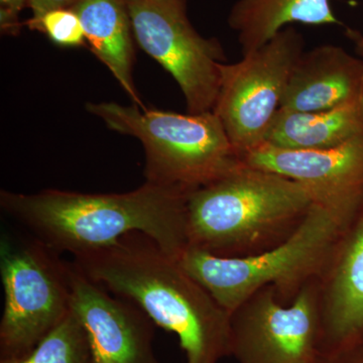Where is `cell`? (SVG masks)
Segmentation results:
<instances>
[{"label":"cell","instance_id":"cell-1","mask_svg":"<svg viewBox=\"0 0 363 363\" xmlns=\"http://www.w3.org/2000/svg\"><path fill=\"white\" fill-rule=\"evenodd\" d=\"M73 259L88 278L175 333L187 363H218L231 355L230 314L150 236L130 233Z\"/></svg>","mask_w":363,"mask_h":363},{"label":"cell","instance_id":"cell-2","mask_svg":"<svg viewBox=\"0 0 363 363\" xmlns=\"http://www.w3.org/2000/svg\"><path fill=\"white\" fill-rule=\"evenodd\" d=\"M188 196L178 189L145 182L121 194L1 191L0 206L28 234L60 255L75 257L142 233L179 259L188 247Z\"/></svg>","mask_w":363,"mask_h":363},{"label":"cell","instance_id":"cell-3","mask_svg":"<svg viewBox=\"0 0 363 363\" xmlns=\"http://www.w3.org/2000/svg\"><path fill=\"white\" fill-rule=\"evenodd\" d=\"M314 203L297 182L241 162L189 194L188 247L225 259L259 255L288 240Z\"/></svg>","mask_w":363,"mask_h":363},{"label":"cell","instance_id":"cell-4","mask_svg":"<svg viewBox=\"0 0 363 363\" xmlns=\"http://www.w3.org/2000/svg\"><path fill=\"white\" fill-rule=\"evenodd\" d=\"M357 212L314 203L300 228L271 250L225 259L187 247L178 259L229 314L266 286H274L281 304L288 306L308 283L319 278Z\"/></svg>","mask_w":363,"mask_h":363},{"label":"cell","instance_id":"cell-5","mask_svg":"<svg viewBox=\"0 0 363 363\" xmlns=\"http://www.w3.org/2000/svg\"><path fill=\"white\" fill-rule=\"evenodd\" d=\"M112 130L135 136L145 150V182L190 194L241 164L213 111L181 114L138 105L88 104Z\"/></svg>","mask_w":363,"mask_h":363},{"label":"cell","instance_id":"cell-6","mask_svg":"<svg viewBox=\"0 0 363 363\" xmlns=\"http://www.w3.org/2000/svg\"><path fill=\"white\" fill-rule=\"evenodd\" d=\"M0 276V362H14L32 352L70 312V262L30 234L6 233Z\"/></svg>","mask_w":363,"mask_h":363},{"label":"cell","instance_id":"cell-7","mask_svg":"<svg viewBox=\"0 0 363 363\" xmlns=\"http://www.w3.org/2000/svg\"><path fill=\"white\" fill-rule=\"evenodd\" d=\"M304 52L302 33L286 26L259 49L243 55L238 63L222 64L213 112L240 160L264 145L294 67Z\"/></svg>","mask_w":363,"mask_h":363},{"label":"cell","instance_id":"cell-8","mask_svg":"<svg viewBox=\"0 0 363 363\" xmlns=\"http://www.w3.org/2000/svg\"><path fill=\"white\" fill-rule=\"evenodd\" d=\"M128 11L136 42L175 79L189 113L213 111L226 55L193 28L186 0H128Z\"/></svg>","mask_w":363,"mask_h":363},{"label":"cell","instance_id":"cell-9","mask_svg":"<svg viewBox=\"0 0 363 363\" xmlns=\"http://www.w3.org/2000/svg\"><path fill=\"white\" fill-rule=\"evenodd\" d=\"M230 336L240 363H314L321 353L316 279L288 306L274 286L259 289L230 313Z\"/></svg>","mask_w":363,"mask_h":363},{"label":"cell","instance_id":"cell-10","mask_svg":"<svg viewBox=\"0 0 363 363\" xmlns=\"http://www.w3.org/2000/svg\"><path fill=\"white\" fill-rule=\"evenodd\" d=\"M71 307L87 335L91 363H160L154 322L142 309L113 295L70 262Z\"/></svg>","mask_w":363,"mask_h":363},{"label":"cell","instance_id":"cell-11","mask_svg":"<svg viewBox=\"0 0 363 363\" xmlns=\"http://www.w3.org/2000/svg\"><path fill=\"white\" fill-rule=\"evenodd\" d=\"M240 161L297 182L311 193L315 203L348 210H358L363 203V135L327 150L262 145Z\"/></svg>","mask_w":363,"mask_h":363},{"label":"cell","instance_id":"cell-12","mask_svg":"<svg viewBox=\"0 0 363 363\" xmlns=\"http://www.w3.org/2000/svg\"><path fill=\"white\" fill-rule=\"evenodd\" d=\"M321 352L363 339V203L316 279Z\"/></svg>","mask_w":363,"mask_h":363},{"label":"cell","instance_id":"cell-13","mask_svg":"<svg viewBox=\"0 0 363 363\" xmlns=\"http://www.w3.org/2000/svg\"><path fill=\"white\" fill-rule=\"evenodd\" d=\"M363 99V61L342 47L321 45L294 67L281 109L316 112Z\"/></svg>","mask_w":363,"mask_h":363},{"label":"cell","instance_id":"cell-14","mask_svg":"<svg viewBox=\"0 0 363 363\" xmlns=\"http://www.w3.org/2000/svg\"><path fill=\"white\" fill-rule=\"evenodd\" d=\"M74 11L90 50L123 86L135 105L145 109L131 77L133 48L128 0H80Z\"/></svg>","mask_w":363,"mask_h":363},{"label":"cell","instance_id":"cell-15","mask_svg":"<svg viewBox=\"0 0 363 363\" xmlns=\"http://www.w3.org/2000/svg\"><path fill=\"white\" fill-rule=\"evenodd\" d=\"M292 23L342 25L330 0H238L228 16V25L238 33L242 55L259 49Z\"/></svg>","mask_w":363,"mask_h":363},{"label":"cell","instance_id":"cell-16","mask_svg":"<svg viewBox=\"0 0 363 363\" xmlns=\"http://www.w3.org/2000/svg\"><path fill=\"white\" fill-rule=\"evenodd\" d=\"M363 135V99L316 112L279 109L272 119L264 145L279 149H332Z\"/></svg>","mask_w":363,"mask_h":363},{"label":"cell","instance_id":"cell-17","mask_svg":"<svg viewBox=\"0 0 363 363\" xmlns=\"http://www.w3.org/2000/svg\"><path fill=\"white\" fill-rule=\"evenodd\" d=\"M0 363H91L87 335L73 311L26 357Z\"/></svg>","mask_w":363,"mask_h":363},{"label":"cell","instance_id":"cell-18","mask_svg":"<svg viewBox=\"0 0 363 363\" xmlns=\"http://www.w3.org/2000/svg\"><path fill=\"white\" fill-rule=\"evenodd\" d=\"M26 25L32 30L44 33L52 42L61 47H84L87 44L82 23L73 9H56L39 20L30 18Z\"/></svg>","mask_w":363,"mask_h":363},{"label":"cell","instance_id":"cell-19","mask_svg":"<svg viewBox=\"0 0 363 363\" xmlns=\"http://www.w3.org/2000/svg\"><path fill=\"white\" fill-rule=\"evenodd\" d=\"M314 363H363V339L321 352Z\"/></svg>","mask_w":363,"mask_h":363},{"label":"cell","instance_id":"cell-20","mask_svg":"<svg viewBox=\"0 0 363 363\" xmlns=\"http://www.w3.org/2000/svg\"><path fill=\"white\" fill-rule=\"evenodd\" d=\"M28 0H0V21L2 32L6 33H18L21 23L18 13L28 4Z\"/></svg>","mask_w":363,"mask_h":363},{"label":"cell","instance_id":"cell-21","mask_svg":"<svg viewBox=\"0 0 363 363\" xmlns=\"http://www.w3.org/2000/svg\"><path fill=\"white\" fill-rule=\"evenodd\" d=\"M80 0H28L33 11L32 20H39L45 13L56 9H73Z\"/></svg>","mask_w":363,"mask_h":363},{"label":"cell","instance_id":"cell-22","mask_svg":"<svg viewBox=\"0 0 363 363\" xmlns=\"http://www.w3.org/2000/svg\"><path fill=\"white\" fill-rule=\"evenodd\" d=\"M346 35L354 45V50L357 56L363 58V33L355 30H347Z\"/></svg>","mask_w":363,"mask_h":363}]
</instances>
